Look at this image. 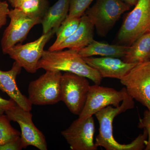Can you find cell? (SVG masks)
Here are the masks:
<instances>
[{
	"instance_id": "6da1fadb",
	"label": "cell",
	"mask_w": 150,
	"mask_h": 150,
	"mask_svg": "<svg viewBox=\"0 0 150 150\" xmlns=\"http://www.w3.org/2000/svg\"><path fill=\"white\" fill-rule=\"evenodd\" d=\"M134 99L130 96L122 101L120 106L113 108L109 105L99 110L95 115L99 124V134L96 138V145L106 150H142L144 149L148 138L146 131L140 134L130 144H121L114 139L112 123L116 116L126 110L134 108Z\"/></svg>"
},
{
	"instance_id": "7a4b0ae2",
	"label": "cell",
	"mask_w": 150,
	"mask_h": 150,
	"mask_svg": "<svg viewBox=\"0 0 150 150\" xmlns=\"http://www.w3.org/2000/svg\"><path fill=\"white\" fill-rule=\"evenodd\" d=\"M37 69L73 73L85 77L98 85L100 84L102 79L98 72L86 64L78 51L71 49L44 50L38 64Z\"/></svg>"
},
{
	"instance_id": "3957f363",
	"label": "cell",
	"mask_w": 150,
	"mask_h": 150,
	"mask_svg": "<svg viewBox=\"0 0 150 150\" xmlns=\"http://www.w3.org/2000/svg\"><path fill=\"white\" fill-rule=\"evenodd\" d=\"M131 7L121 0H97L85 14L96 29L98 34L104 37L112 29L121 16Z\"/></svg>"
},
{
	"instance_id": "277c9868",
	"label": "cell",
	"mask_w": 150,
	"mask_h": 150,
	"mask_svg": "<svg viewBox=\"0 0 150 150\" xmlns=\"http://www.w3.org/2000/svg\"><path fill=\"white\" fill-rule=\"evenodd\" d=\"M134 6L118 31L117 38L121 45L130 46L150 30V0H138Z\"/></svg>"
},
{
	"instance_id": "5b68a950",
	"label": "cell",
	"mask_w": 150,
	"mask_h": 150,
	"mask_svg": "<svg viewBox=\"0 0 150 150\" xmlns=\"http://www.w3.org/2000/svg\"><path fill=\"white\" fill-rule=\"evenodd\" d=\"M60 71H47L37 79L29 83L28 99L32 105H54L61 101Z\"/></svg>"
},
{
	"instance_id": "8992f818",
	"label": "cell",
	"mask_w": 150,
	"mask_h": 150,
	"mask_svg": "<svg viewBox=\"0 0 150 150\" xmlns=\"http://www.w3.org/2000/svg\"><path fill=\"white\" fill-rule=\"evenodd\" d=\"M61 101L70 112L79 115L87 99L90 86L87 78L70 72L62 74L61 82Z\"/></svg>"
},
{
	"instance_id": "52a82bcc",
	"label": "cell",
	"mask_w": 150,
	"mask_h": 150,
	"mask_svg": "<svg viewBox=\"0 0 150 150\" xmlns=\"http://www.w3.org/2000/svg\"><path fill=\"white\" fill-rule=\"evenodd\" d=\"M56 31V29H52L35 41L23 45L18 43L8 50L5 54H8L28 72L35 73L38 70V64L43 55L45 45Z\"/></svg>"
},
{
	"instance_id": "ba28073f",
	"label": "cell",
	"mask_w": 150,
	"mask_h": 150,
	"mask_svg": "<svg viewBox=\"0 0 150 150\" xmlns=\"http://www.w3.org/2000/svg\"><path fill=\"white\" fill-rule=\"evenodd\" d=\"M128 96L125 87L120 91H117L100 85L90 86L85 105L79 118H88L109 105L118 107L121 102Z\"/></svg>"
},
{
	"instance_id": "9c48e42d",
	"label": "cell",
	"mask_w": 150,
	"mask_h": 150,
	"mask_svg": "<svg viewBox=\"0 0 150 150\" xmlns=\"http://www.w3.org/2000/svg\"><path fill=\"white\" fill-rule=\"evenodd\" d=\"M120 82L129 95L150 112V61L137 64Z\"/></svg>"
},
{
	"instance_id": "30bf717a",
	"label": "cell",
	"mask_w": 150,
	"mask_h": 150,
	"mask_svg": "<svg viewBox=\"0 0 150 150\" xmlns=\"http://www.w3.org/2000/svg\"><path fill=\"white\" fill-rule=\"evenodd\" d=\"M8 17L10 22L1 40L2 51L4 54L15 45L23 42L31 28L42 22V19L30 17L16 8L10 10Z\"/></svg>"
},
{
	"instance_id": "8fae6325",
	"label": "cell",
	"mask_w": 150,
	"mask_h": 150,
	"mask_svg": "<svg viewBox=\"0 0 150 150\" xmlns=\"http://www.w3.org/2000/svg\"><path fill=\"white\" fill-rule=\"evenodd\" d=\"M5 113L11 121L17 122L19 125L23 149L31 146L40 150L48 149L46 137L34 125L30 111L24 110L16 103Z\"/></svg>"
},
{
	"instance_id": "7c38bea8",
	"label": "cell",
	"mask_w": 150,
	"mask_h": 150,
	"mask_svg": "<svg viewBox=\"0 0 150 150\" xmlns=\"http://www.w3.org/2000/svg\"><path fill=\"white\" fill-rule=\"evenodd\" d=\"M95 131L93 116L84 119L78 118L69 127L61 132L72 150H96L98 147L94 142Z\"/></svg>"
},
{
	"instance_id": "4fadbf2b",
	"label": "cell",
	"mask_w": 150,
	"mask_h": 150,
	"mask_svg": "<svg viewBox=\"0 0 150 150\" xmlns=\"http://www.w3.org/2000/svg\"><path fill=\"white\" fill-rule=\"evenodd\" d=\"M83 58L86 64L98 72L102 79L109 78L121 80L137 65L126 63L115 57L95 58L92 56Z\"/></svg>"
},
{
	"instance_id": "5bb4252c",
	"label": "cell",
	"mask_w": 150,
	"mask_h": 150,
	"mask_svg": "<svg viewBox=\"0 0 150 150\" xmlns=\"http://www.w3.org/2000/svg\"><path fill=\"white\" fill-rule=\"evenodd\" d=\"M22 68L17 62H15L11 70H0V90L7 93L11 99L24 110L30 111L32 104L28 98L21 93L16 83L17 76L20 74Z\"/></svg>"
},
{
	"instance_id": "9a60e30c",
	"label": "cell",
	"mask_w": 150,
	"mask_h": 150,
	"mask_svg": "<svg viewBox=\"0 0 150 150\" xmlns=\"http://www.w3.org/2000/svg\"><path fill=\"white\" fill-rule=\"evenodd\" d=\"M94 29L93 24L84 14L81 17L80 23L76 30L58 46L55 51H60L66 48L80 51L94 40Z\"/></svg>"
},
{
	"instance_id": "2e32d148",
	"label": "cell",
	"mask_w": 150,
	"mask_h": 150,
	"mask_svg": "<svg viewBox=\"0 0 150 150\" xmlns=\"http://www.w3.org/2000/svg\"><path fill=\"white\" fill-rule=\"evenodd\" d=\"M70 1L58 0L54 5L49 7L41 22L43 34L52 29L58 30L69 13Z\"/></svg>"
},
{
	"instance_id": "e0dca14e",
	"label": "cell",
	"mask_w": 150,
	"mask_h": 150,
	"mask_svg": "<svg viewBox=\"0 0 150 150\" xmlns=\"http://www.w3.org/2000/svg\"><path fill=\"white\" fill-rule=\"evenodd\" d=\"M129 46L122 45H111L94 40L88 46L78 51L82 58L100 56L123 59Z\"/></svg>"
},
{
	"instance_id": "ac0fdd59",
	"label": "cell",
	"mask_w": 150,
	"mask_h": 150,
	"mask_svg": "<svg viewBox=\"0 0 150 150\" xmlns=\"http://www.w3.org/2000/svg\"><path fill=\"white\" fill-rule=\"evenodd\" d=\"M122 60L126 63L137 64L150 61V30L129 46Z\"/></svg>"
},
{
	"instance_id": "d6986e66",
	"label": "cell",
	"mask_w": 150,
	"mask_h": 150,
	"mask_svg": "<svg viewBox=\"0 0 150 150\" xmlns=\"http://www.w3.org/2000/svg\"><path fill=\"white\" fill-rule=\"evenodd\" d=\"M49 7L48 0H23L15 8L30 17L42 19Z\"/></svg>"
},
{
	"instance_id": "ffe728a7",
	"label": "cell",
	"mask_w": 150,
	"mask_h": 150,
	"mask_svg": "<svg viewBox=\"0 0 150 150\" xmlns=\"http://www.w3.org/2000/svg\"><path fill=\"white\" fill-rule=\"evenodd\" d=\"M81 18L71 19L68 21L64 22L62 23V25L56 32L57 35L56 40L48 48V51H56L58 46L72 35L79 25Z\"/></svg>"
},
{
	"instance_id": "44dd1931",
	"label": "cell",
	"mask_w": 150,
	"mask_h": 150,
	"mask_svg": "<svg viewBox=\"0 0 150 150\" xmlns=\"http://www.w3.org/2000/svg\"><path fill=\"white\" fill-rule=\"evenodd\" d=\"M6 115L0 116V145L13 142L21 137V133L12 126Z\"/></svg>"
},
{
	"instance_id": "7402d4cb",
	"label": "cell",
	"mask_w": 150,
	"mask_h": 150,
	"mask_svg": "<svg viewBox=\"0 0 150 150\" xmlns=\"http://www.w3.org/2000/svg\"><path fill=\"white\" fill-rule=\"evenodd\" d=\"M93 1V0H70L69 13L64 22L68 21L75 18H81L84 14L86 11Z\"/></svg>"
},
{
	"instance_id": "603a6c76",
	"label": "cell",
	"mask_w": 150,
	"mask_h": 150,
	"mask_svg": "<svg viewBox=\"0 0 150 150\" xmlns=\"http://www.w3.org/2000/svg\"><path fill=\"white\" fill-rule=\"evenodd\" d=\"M138 127L140 129H144L148 134V140L146 142L145 150H150V112L148 110H145L144 116L139 119Z\"/></svg>"
},
{
	"instance_id": "cb8c5ba5",
	"label": "cell",
	"mask_w": 150,
	"mask_h": 150,
	"mask_svg": "<svg viewBox=\"0 0 150 150\" xmlns=\"http://www.w3.org/2000/svg\"><path fill=\"white\" fill-rule=\"evenodd\" d=\"M10 10L7 2L0 1V29L6 23Z\"/></svg>"
},
{
	"instance_id": "d4e9b609",
	"label": "cell",
	"mask_w": 150,
	"mask_h": 150,
	"mask_svg": "<svg viewBox=\"0 0 150 150\" xmlns=\"http://www.w3.org/2000/svg\"><path fill=\"white\" fill-rule=\"evenodd\" d=\"M23 149L21 137L13 142L0 145V150H21Z\"/></svg>"
},
{
	"instance_id": "484cf974",
	"label": "cell",
	"mask_w": 150,
	"mask_h": 150,
	"mask_svg": "<svg viewBox=\"0 0 150 150\" xmlns=\"http://www.w3.org/2000/svg\"><path fill=\"white\" fill-rule=\"evenodd\" d=\"M16 104V103L11 98L6 100L0 96V116L4 114L6 111L13 107Z\"/></svg>"
},
{
	"instance_id": "4316f807",
	"label": "cell",
	"mask_w": 150,
	"mask_h": 150,
	"mask_svg": "<svg viewBox=\"0 0 150 150\" xmlns=\"http://www.w3.org/2000/svg\"><path fill=\"white\" fill-rule=\"evenodd\" d=\"M130 7L134 6L137 4L138 0H121Z\"/></svg>"
},
{
	"instance_id": "83f0119b",
	"label": "cell",
	"mask_w": 150,
	"mask_h": 150,
	"mask_svg": "<svg viewBox=\"0 0 150 150\" xmlns=\"http://www.w3.org/2000/svg\"><path fill=\"white\" fill-rule=\"evenodd\" d=\"M10 4L11 5L15 8L18 4L23 0H8Z\"/></svg>"
}]
</instances>
